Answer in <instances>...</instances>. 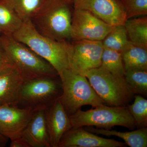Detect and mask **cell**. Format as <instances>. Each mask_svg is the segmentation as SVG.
<instances>
[{
  "mask_svg": "<svg viewBox=\"0 0 147 147\" xmlns=\"http://www.w3.org/2000/svg\"><path fill=\"white\" fill-rule=\"evenodd\" d=\"M114 27L87 11L74 9L71 20V38L73 41H102Z\"/></svg>",
  "mask_w": 147,
  "mask_h": 147,
  "instance_id": "9c48e42d",
  "label": "cell"
},
{
  "mask_svg": "<svg viewBox=\"0 0 147 147\" xmlns=\"http://www.w3.org/2000/svg\"><path fill=\"white\" fill-rule=\"evenodd\" d=\"M1 34V32H0V35Z\"/></svg>",
  "mask_w": 147,
  "mask_h": 147,
  "instance_id": "f546056e",
  "label": "cell"
},
{
  "mask_svg": "<svg viewBox=\"0 0 147 147\" xmlns=\"http://www.w3.org/2000/svg\"><path fill=\"white\" fill-rule=\"evenodd\" d=\"M94 108L86 111L79 109L69 116L71 127L96 126L110 129L113 127L120 126L131 129L136 127L127 106H108L103 104Z\"/></svg>",
  "mask_w": 147,
  "mask_h": 147,
  "instance_id": "52a82bcc",
  "label": "cell"
},
{
  "mask_svg": "<svg viewBox=\"0 0 147 147\" xmlns=\"http://www.w3.org/2000/svg\"><path fill=\"white\" fill-rule=\"evenodd\" d=\"M103 49L102 41H73L69 48V69L85 76L89 70L100 66Z\"/></svg>",
  "mask_w": 147,
  "mask_h": 147,
  "instance_id": "ba28073f",
  "label": "cell"
},
{
  "mask_svg": "<svg viewBox=\"0 0 147 147\" xmlns=\"http://www.w3.org/2000/svg\"><path fill=\"white\" fill-rule=\"evenodd\" d=\"M11 7L19 17L31 20L42 8L47 0H0Z\"/></svg>",
  "mask_w": 147,
  "mask_h": 147,
  "instance_id": "d6986e66",
  "label": "cell"
},
{
  "mask_svg": "<svg viewBox=\"0 0 147 147\" xmlns=\"http://www.w3.org/2000/svg\"><path fill=\"white\" fill-rule=\"evenodd\" d=\"M24 21L8 5L0 1V32L1 34H13Z\"/></svg>",
  "mask_w": 147,
  "mask_h": 147,
  "instance_id": "ffe728a7",
  "label": "cell"
},
{
  "mask_svg": "<svg viewBox=\"0 0 147 147\" xmlns=\"http://www.w3.org/2000/svg\"><path fill=\"white\" fill-rule=\"evenodd\" d=\"M84 129L95 134L118 137L123 139L125 144L130 147H147V127L138 128L134 131L125 132L106 129L95 128L92 126H86Z\"/></svg>",
  "mask_w": 147,
  "mask_h": 147,
  "instance_id": "2e32d148",
  "label": "cell"
},
{
  "mask_svg": "<svg viewBox=\"0 0 147 147\" xmlns=\"http://www.w3.org/2000/svg\"><path fill=\"white\" fill-rule=\"evenodd\" d=\"M12 35L50 63L59 75L63 70L69 69V42L57 41L43 35L36 30L31 20L24 21Z\"/></svg>",
  "mask_w": 147,
  "mask_h": 147,
  "instance_id": "6da1fadb",
  "label": "cell"
},
{
  "mask_svg": "<svg viewBox=\"0 0 147 147\" xmlns=\"http://www.w3.org/2000/svg\"><path fill=\"white\" fill-rule=\"evenodd\" d=\"M20 137L29 147H51L44 110L34 112Z\"/></svg>",
  "mask_w": 147,
  "mask_h": 147,
  "instance_id": "9a60e30c",
  "label": "cell"
},
{
  "mask_svg": "<svg viewBox=\"0 0 147 147\" xmlns=\"http://www.w3.org/2000/svg\"><path fill=\"white\" fill-rule=\"evenodd\" d=\"M100 67L113 74L124 76L125 71L121 54L118 52L104 48Z\"/></svg>",
  "mask_w": 147,
  "mask_h": 147,
  "instance_id": "7402d4cb",
  "label": "cell"
},
{
  "mask_svg": "<svg viewBox=\"0 0 147 147\" xmlns=\"http://www.w3.org/2000/svg\"><path fill=\"white\" fill-rule=\"evenodd\" d=\"M45 117L51 147H58L62 137L71 127L60 98L44 110Z\"/></svg>",
  "mask_w": 147,
  "mask_h": 147,
  "instance_id": "4fadbf2b",
  "label": "cell"
},
{
  "mask_svg": "<svg viewBox=\"0 0 147 147\" xmlns=\"http://www.w3.org/2000/svg\"><path fill=\"white\" fill-rule=\"evenodd\" d=\"M63 1L70 4L74 3L76 0H63Z\"/></svg>",
  "mask_w": 147,
  "mask_h": 147,
  "instance_id": "f1b7e54d",
  "label": "cell"
},
{
  "mask_svg": "<svg viewBox=\"0 0 147 147\" xmlns=\"http://www.w3.org/2000/svg\"><path fill=\"white\" fill-rule=\"evenodd\" d=\"M102 41L104 48L121 53L129 42L124 25L114 27Z\"/></svg>",
  "mask_w": 147,
  "mask_h": 147,
  "instance_id": "44dd1931",
  "label": "cell"
},
{
  "mask_svg": "<svg viewBox=\"0 0 147 147\" xmlns=\"http://www.w3.org/2000/svg\"><path fill=\"white\" fill-rule=\"evenodd\" d=\"M125 71L147 70V50L129 41L121 53Z\"/></svg>",
  "mask_w": 147,
  "mask_h": 147,
  "instance_id": "e0dca14e",
  "label": "cell"
},
{
  "mask_svg": "<svg viewBox=\"0 0 147 147\" xmlns=\"http://www.w3.org/2000/svg\"><path fill=\"white\" fill-rule=\"evenodd\" d=\"M0 40L11 64L18 69L24 82L38 77L59 76L50 63L12 35L2 34Z\"/></svg>",
  "mask_w": 147,
  "mask_h": 147,
  "instance_id": "7a4b0ae2",
  "label": "cell"
},
{
  "mask_svg": "<svg viewBox=\"0 0 147 147\" xmlns=\"http://www.w3.org/2000/svg\"><path fill=\"white\" fill-rule=\"evenodd\" d=\"M8 139L0 134V147L5 146L7 142Z\"/></svg>",
  "mask_w": 147,
  "mask_h": 147,
  "instance_id": "83f0119b",
  "label": "cell"
},
{
  "mask_svg": "<svg viewBox=\"0 0 147 147\" xmlns=\"http://www.w3.org/2000/svg\"><path fill=\"white\" fill-rule=\"evenodd\" d=\"M73 4L74 9L87 11L114 26L124 25L127 20L120 0H76Z\"/></svg>",
  "mask_w": 147,
  "mask_h": 147,
  "instance_id": "30bf717a",
  "label": "cell"
},
{
  "mask_svg": "<svg viewBox=\"0 0 147 147\" xmlns=\"http://www.w3.org/2000/svg\"><path fill=\"white\" fill-rule=\"evenodd\" d=\"M126 14V19L147 14V0H120Z\"/></svg>",
  "mask_w": 147,
  "mask_h": 147,
  "instance_id": "d4e9b609",
  "label": "cell"
},
{
  "mask_svg": "<svg viewBox=\"0 0 147 147\" xmlns=\"http://www.w3.org/2000/svg\"><path fill=\"white\" fill-rule=\"evenodd\" d=\"M124 78L135 94L147 96V70L126 71Z\"/></svg>",
  "mask_w": 147,
  "mask_h": 147,
  "instance_id": "cb8c5ba5",
  "label": "cell"
},
{
  "mask_svg": "<svg viewBox=\"0 0 147 147\" xmlns=\"http://www.w3.org/2000/svg\"><path fill=\"white\" fill-rule=\"evenodd\" d=\"M134 101L127 106L138 128L147 127V100L142 96L135 94Z\"/></svg>",
  "mask_w": 147,
  "mask_h": 147,
  "instance_id": "603a6c76",
  "label": "cell"
},
{
  "mask_svg": "<svg viewBox=\"0 0 147 147\" xmlns=\"http://www.w3.org/2000/svg\"><path fill=\"white\" fill-rule=\"evenodd\" d=\"M59 76L63 88L60 100L69 117L84 105H90L95 108L105 104L86 76L76 73L70 69L63 70Z\"/></svg>",
  "mask_w": 147,
  "mask_h": 147,
  "instance_id": "277c9868",
  "label": "cell"
},
{
  "mask_svg": "<svg viewBox=\"0 0 147 147\" xmlns=\"http://www.w3.org/2000/svg\"><path fill=\"white\" fill-rule=\"evenodd\" d=\"M85 76L98 95L111 106H126L134 98L133 90L124 76H117L101 67L87 71Z\"/></svg>",
  "mask_w": 147,
  "mask_h": 147,
  "instance_id": "5b68a950",
  "label": "cell"
},
{
  "mask_svg": "<svg viewBox=\"0 0 147 147\" xmlns=\"http://www.w3.org/2000/svg\"><path fill=\"white\" fill-rule=\"evenodd\" d=\"M129 40L147 50V18H129L124 24Z\"/></svg>",
  "mask_w": 147,
  "mask_h": 147,
  "instance_id": "ac0fdd59",
  "label": "cell"
},
{
  "mask_svg": "<svg viewBox=\"0 0 147 147\" xmlns=\"http://www.w3.org/2000/svg\"><path fill=\"white\" fill-rule=\"evenodd\" d=\"M24 80L15 66L10 65L0 71V106H18Z\"/></svg>",
  "mask_w": 147,
  "mask_h": 147,
  "instance_id": "5bb4252c",
  "label": "cell"
},
{
  "mask_svg": "<svg viewBox=\"0 0 147 147\" xmlns=\"http://www.w3.org/2000/svg\"><path fill=\"white\" fill-rule=\"evenodd\" d=\"M69 4L63 0H47L31 19L40 34L59 41L71 39L72 14Z\"/></svg>",
  "mask_w": 147,
  "mask_h": 147,
  "instance_id": "3957f363",
  "label": "cell"
},
{
  "mask_svg": "<svg viewBox=\"0 0 147 147\" xmlns=\"http://www.w3.org/2000/svg\"><path fill=\"white\" fill-rule=\"evenodd\" d=\"M34 112L18 106H0V134L11 140L21 137Z\"/></svg>",
  "mask_w": 147,
  "mask_h": 147,
  "instance_id": "8fae6325",
  "label": "cell"
},
{
  "mask_svg": "<svg viewBox=\"0 0 147 147\" xmlns=\"http://www.w3.org/2000/svg\"><path fill=\"white\" fill-rule=\"evenodd\" d=\"M11 147H29L27 143L21 137L11 140Z\"/></svg>",
  "mask_w": 147,
  "mask_h": 147,
  "instance_id": "4316f807",
  "label": "cell"
},
{
  "mask_svg": "<svg viewBox=\"0 0 147 147\" xmlns=\"http://www.w3.org/2000/svg\"><path fill=\"white\" fill-rule=\"evenodd\" d=\"M125 143L105 139L84 127H71L62 137L58 147H125Z\"/></svg>",
  "mask_w": 147,
  "mask_h": 147,
  "instance_id": "7c38bea8",
  "label": "cell"
},
{
  "mask_svg": "<svg viewBox=\"0 0 147 147\" xmlns=\"http://www.w3.org/2000/svg\"><path fill=\"white\" fill-rule=\"evenodd\" d=\"M62 93L59 76L34 78L24 82L18 106L33 111L45 110L60 98Z\"/></svg>",
  "mask_w": 147,
  "mask_h": 147,
  "instance_id": "8992f818",
  "label": "cell"
},
{
  "mask_svg": "<svg viewBox=\"0 0 147 147\" xmlns=\"http://www.w3.org/2000/svg\"><path fill=\"white\" fill-rule=\"evenodd\" d=\"M12 65L6 51L0 40V71L8 66Z\"/></svg>",
  "mask_w": 147,
  "mask_h": 147,
  "instance_id": "484cf974",
  "label": "cell"
}]
</instances>
